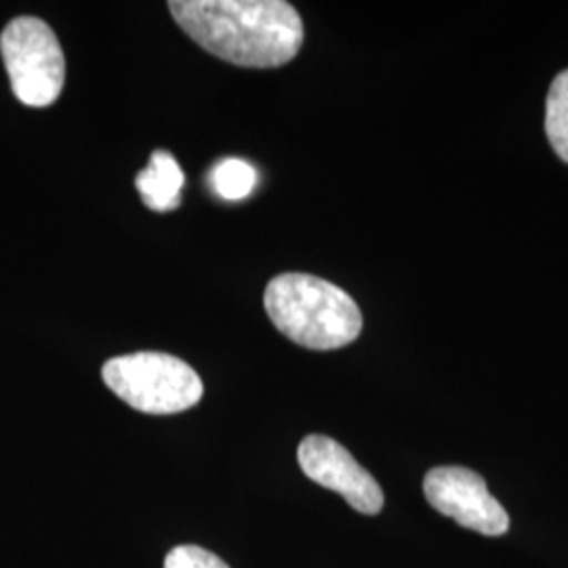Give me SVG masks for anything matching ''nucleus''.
Wrapping results in <instances>:
<instances>
[{
	"label": "nucleus",
	"instance_id": "nucleus-1",
	"mask_svg": "<svg viewBox=\"0 0 568 568\" xmlns=\"http://www.w3.org/2000/svg\"><path fill=\"white\" fill-rule=\"evenodd\" d=\"M171 16L204 51L241 68H278L304 42V21L284 0H173Z\"/></svg>",
	"mask_w": 568,
	"mask_h": 568
},
{
	"label": "nucleus",
	"instance_id": "nucleus-2",
	"mask_svg": "<svg viewBox=\"0 0 568 568\" xmlns=\"http://www.w3.org/2000/svg\"><path fill=\"white\" fill-rule=\"evenodd\" d=\"M265 312L293 344L339 349L358 339L363 312L337 284L312 274H281L265 286Z\"/></svg>",
	"mask_w": 568,
	"mask_h": 568
},
{
	"label": "nucleus",
	"instance_id": "nucleus-3",
	"mask_svg": "<svg viewBox=\"0 0 568 568\" xmlns=\"http://www.w3.org/2000/svg\"><path fill=\"white\" fill-rule=\"evenodd\" d=\"M103 384L122 403L148 415H173L199 405L203 382L182 358L164 352H135L108 361Z\"/></svg>",
	"mask_w": 568,
	"mask_h": 568
},
{
	"label": "nucleus",
	"instance_id": "nucleus-4",
	"mask_svg": "<svg viewBox=\"0 0 568 568\" xmlns=\"http://www.w3.org/2000/svg\"><path fill=\"white\" fill-rule=\"evenodd\" d=\"M0 53L16 98L30 108L58 102L65 60L55 32L39 18H18L0 34Z\"/></svg>",
	"mask_w": 568,
	"mask_h": 568
},
{
	"label": "nucleus",
	"instance_id": "nucleus-5",
	"mask_svg": "<svg viewBox=\"0 0 568 568\" xmlns=\"http://www.w3.org/2000/svg\"><path fill=\"white\" fill-rule=\"evenodd\" d=\"M424 493L432 508L464 528L487 537L508 532V511L488 493L485 478L474 469L434 467L426 474Z\"/></svg>",
	"mask_w": 568,
	"mask_h": 568
},
{
	"label": "nucleus",
	"instance_id": "nucleus-6",
	"mask_svg": "<svg viewBox=\"0 0 568 568\" xmlns=\"http://www.w3.org/2000/svg\"><path fill=\"white\" fill-rule=\"evenodd\" d=\"M297 459L312 483L339 493L356 511L375 516L384 508L379 483L333 438L321 434L307 436L300 445Z\"/></svg>",
	"mask_w": 568,
	"mask_h": 568
},
{
	"label": "nucleus",
	"instance_id": "nucleus-7",
	"mask_svg": "<svg viewBox=\"0 0 568 568\" xmlns=\"http://www.w3.org/2000/svg\"><path fill=\"white\" fill-rule=\"evenodd\" d=\"M135 185L148 209L156 213H169L182 203V166L169 152L156 150L150 164L138 175Z\"/></svg>",
	"mask_w": 568,
	"mask_h": 568
},
{
	"label": "nucleus",
	"instance_id": "nucleus-8",
	"mask_svg": "<svg viewBox=\"0 0 568 568\" xmlns=\"http://www.w3.org/2000/svg\"><path fill=\"white\" fill-rule=\"evenodd\" d=\"M209 182L213 192L225 201H243L257 185V171L241 159H224L211 169Z\"/></svg>",
	"mask_w": 568,
	"mask_h": 568
},
{
	"label": "nucleus",
	"instance_id": "nucleus-9",
	"mask_svg": "<svg viewBox=\"0 0 568 568\" xmlns=\"http://www.w3.org/2000/svg\"><path fill=\"white\" fill-rule=\"evenodd\" d=\"M546 131L554 152L568 163V70L560 72L549 87Z\"/></svg>",
	"mask_w": 568,
	"mask_h": 568
},
{
	"label": "nucleus",
	"instance_id": "nucleus-10",
	"mask_svg": "<svg viewBox=\"0 0 568 568\" xmlns=\"http://www.w3.org/2000/svg\"><path fill=\"white\" fill-rule=\"evenodd\" d=\"M164 568H230L224 560L209 549L199 548V546H180L171 549Z\"/></svg>",
	"mask_w": 568,
	"mask_h": 568
}]
</instances>
